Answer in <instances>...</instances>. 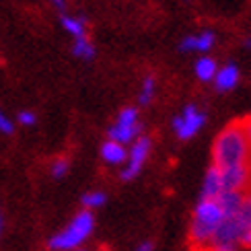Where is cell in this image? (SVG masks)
Returning <instances> with one entry per match:
<instances>
[{
  "label": "cell",
  "mask_w": 251,
  "mask_h": 251,
  "mask_svg": "<svg viewBox=\"0 0 251 251\" xmlns=\"http://www.w3.org/2000/svg\"><path fill=\"white\" fill-rule=\"evenodd\" d=\"M216 70H218V64H216V60L210 58V56H202L200 60L196 62V76L200 78L202 82L214 80Z\"/></svg>",
  "instance_id": "cell-15"
},
{
  "label": "cell",
  "mask_w": 251,
  "mask_h": 251,
  "mask_svg": "<svg viewBox=\"0 0 251 251\" xmlns=\"http://www.w3.org/2000/svg\"><path fill=\"white\" fill-rule=\"evenodd\" d=\"M2 233H4V218H2V210H0V239H2Z\"/></svg>",
  "instance_id": "cell-25"
},
{
  "label": "cell",
  "mask_w": 251,
  "mask_h": 251,
  "mask_svg": "<svg viewBox=\"0 0 251 251\" xmlns=\"http://www.w3.org/2000/svg\"><path fill=\"white\" fill-rule=\"evenodd\" d=\"M134 251H154V245L151 241H142L138 247H136Z\"/></svg>",
  "instance_id": "cell-22"
},
{
  "label": "cell",
  "mask_w": 251,
  "mask_h": 251,
  "mask_svg": "<svg viewBox=\"0 0 251 251\" xmlns=\"http://www.w3.org/2000/svg\"><path fill=\"white\" fill-rule=\"evenodd\" d=\"M249 161H251V144L247 140L243 124L241 122L228 124L214 140L212 165L218 167V169H226V167L249 165Z\"/></svg>",
  "instance_id": "cell-1"
},
{
  "label": "cell",
  "mask_w": 251,
  "mask_h": 251,
  "mask_svg": "<svg viewBox=\"0 0 251 251\" xmlns=\"http://www.w3.org/2000/svg\"><path fill=\"white\" fill-rule=\"evenodd\" d=\"M223 175V187L233 192H243L251 181V167L249 165H237V167H226L221 169Z\"/></svg>",
  "instance_id": "cell-7"
},
{
  "label": "cell",
  "mask_w": 251,
  "mask_h": 251,
  "mask_svg": "<svg viewBox=\"0 0 251 251\" xmlns=\"http://www.w3.org/2000/svg\"><path fill=\"white\" fill-rule=\"evenodd\" d=\"M51 2H54V6H56L58 10H64V8H66V2H64V0H51Z\"/></svg>",
  "instance_id": "cell-24"
},
{
  "label": "cell",
  "mask_w": 251,
  "mask_h": 251,
  "mask_svg": "<svg viewBox=\"0 0 251 251\" xmlns=\"http://www.w3.org/2000/svg\"><path fill=\"white\" fill-rule=\"evenodd\" d=\"M225 192L223 187V175L218 167H210L204 175V181H202V200H216L218 196Z\"/></svg>",
  "instance_id": "cell-9"
},
{
  "label": "cell",
  "mask_w": 251,
  "mask_h": 251,
  "mask_svg": "<svg viewBox=\"0 0 251 251\" xmlns=\"http://www.w3.org/2000/svg\"><path fill=\"white\" fill-rule=\"evenodd\" d=\"M95 231V214L91 210H85L82 208L80 212H76L72 216V221L58 231L56 235L50 237L48 247L51 251H75L80 249L87 243V239Z\"/></svg>",
  "instance_id": "cell-3"
},
{
  "label": "cell",
  "mask_w": 251,
  "mask_h": 251,
  "mask_svg": "<svg viewBox=\"0 0 251 251\" xmlns=\"http://www.w3.org/2000/svg\"><path fill=\"white\" fill-rule=\"evenodd\" d=\"M225 221V212L216 200H200L196 206L190 226V245L194 251H208L218 226Z\"/></svg>",
  "instance_id": "cell-2"
},
{
  "label": "cell",
  "mask_w": 251,
  "mask_h": 251,
  "mask_svg": "<svg viewBox=\"0 0 251 251\" xmlns=\"http://www.w3.org/2000/svg\"><path fill=\"white\" fill-rule=\"evenodd\" d=\"M245 46H247V48H251V37L247 39V44H245Z\"/></svg>",
  "instance_id": "cell-26"
},
{
  "label": "cell",
  "mask_w": 251,
  "mask_h": 251,
  "mask_svg": "<svg viewBox=\"0 0 251 251\" xmlns=\"http://www.w3.org/2000/svg\"><path fill=\"white\" fill-rule=\"evenodd\" d=\"M206 124V113H202L200 109H198L194 103H190V105H185L181 116L173 118L171 126L175 134L179 136L181 140H187V138H194V136L202 130V126Z\"/></svg>",
  "instance_id": "cell-5"
},
{
  "label": "cell",
  "mask_w": 251,
  "mask_h": 251,
  "mask_svg": "<svg viewBox=\"0 0 251 251\" xmlns=\"http://www.w3.org/2000/svg\"><path fill=\"white\" fill-rule=\"evenodd\" d=\"M239 68L235 64H226L223 68H218L216 70V76H214V87L216 91H221V93H226V91H231L237 87V82H239Z\"/></svg>",
  "instance_id": "cell-12"
},
{
  "label": "cell",
  "mask_w": 251,
  "mask_h": 251,
  "mask_svg": "<svg viewBox=\"0 0 251 251\" xmlns=\"http://www.w3.org/2000/svg\"><path fill=\"white\" fill-rule=\"evenodd\" d=\"M75 251H87V249H82V247H80V249H75Z\"/></svg>",
  "instance_id": "cell-27"
},
{
  "label": "cell",
  "mask_w": 251,
  "mask_h": 251,
  "mask_svg": "<svg viewBox=\"0 0 251 251\" xmlns=\"http://www.w3.org/2000/svg\"><path fill=\"white\" fill-rule=\"evenodd\" d=\"M62 27L68 35L72 37H85L87 35V19L85 17H75V15H62Z\"/></svg>",
  "instance_id": "cell-13"
},
{
  "label": "cell",
  "mask_w": 251,
  "mask_h": 251,
  "mask_svg": "<svg viewBox=\"0 0 251 251\" xmlns=\"http://www.w3.org/2000/svg\"><path fill=\"white\" fill-rule=\"evenodd\" d=\"M154 93H156V80H154V76H146L144 82H142L140 95H138V103H140V105H149V103L154 99Z\"/></svg>",
  "instance_id": "cell-18"
},
{
  "label": "cell",
  "mask_w": 251,
  "mask_h": 251,
  "mask_svg": "<svg viewBox=\"0 0 251 251\" xmlns=\"http://www.w3.org/2000/svg\"><path fill=\"white\" fill-rule=\"evenodd\" d=\"M15 124L17 126H23V128H33L37 124V113L31 111V109H21L15 118Z\"/></svg>",
  "instance_id": "cell-20"
},
{
  "label": "cell",
  "mask_w": 251,
  "mask_h": 251,
  "mask_svg": "<svg viewBox=\"0 0 251 251\" xmlns=\"http://www.w3.org/2000/svg\"><path fill=\"white\" fill-rule=\"evenodd\" d=\"M226 218L235 228L239 247H251V194H243L241 206L237 208L235 214Z\"/></svg>",
  "instance_id": "cell-6"
},
{
  "label": "cell",
  "mask_w": 251,
  "mask_h": 251,
  "mask_svg": "<svg viewBox=\"0 0 251 251\" xmlns=\"http://www.w3.org/2000/svg\"><path fill=\"white\" fill-rule=\"evenodd\" d=\"M107 202V194L105 192H99V190H93V192H87V194H82L80 198V204L85 210H97V208L101 206H105Z\"/></svg>",
  "instance_id": "cell-17"
},
{
  "label": "cell",
  "mask_w": 251,
  "mask_h": 251,
  "mask_svg": "<svg viewBox=\"0 0 251 251\" xmlns=\"http://www.w3.org/2000/svg\"><path fill=\"white\" fill-rule=\"evenodd\" d=\"M72 54H75L76 58H80V60H93L95 58V54H97V50H95V46H93V41L85 35V37H76L75 39V44H72Z\"/></svg>",
  "instance_id": "cell-16"
},
{
  "label": "cell",
  "mask_w": 251,
  "mask_h": 251,
  "mask_svg": "<svg viewBox=\"0 0 251 251\" xmlns=\"http://www.w3.org/2000/svg\"><path fill=\"white\" fill-rule=\"evenodd\" d=\"M216 44V35L212 31H202V33L198 35H187L183 37L179 50L181 51H200V54H206V51H210Z\"/></svg>",
  "instance_id": "cell-8"
},
{
  "label": "cell",
  "mask_w": 251,
  "mask_h": 251,
  "mask_svg": "<svg viewBox=\"0 0 251 251\" xmlns=\"http://www.w3.org/2000/svg\"><path fill=\"white\" fill-rule=\"evenodd\" d=\"M101 159L107 165H124L126 159H128V149L122 142L105 140L101 144Z\"/></svg>",
  "instance_id": "cell-11"
},
{
  "label": "cell",
  "mask_w": 251,
  "mask_h": 251,
  "mask_svg": "<svg viewBox=\"0 0 251 251\" xmlns=\"http://www.w3.org/2000/svg\"><path fill=\"white\" fill-rule=\"evenodd\" d=\"M15 130H17L15 120L10 118L2 107H0V134H2V136H13Z\"/></svg>",
  "instance_id": "cell-21"
},
{
  "label": "cell",
  "mask_w": 251,
  "mask_h": 251,
  "mask_svg": "<svg viewBox=\"0 0 251 251\" xmlns=\"http://www.w3.org/2000/svg\"><path fill=\"white\" fill-rule=\"evenodd\" d=\"M142 132V126L140 124H120L116 122L109 128V140H116V142H122V144H130L134 142L136 138L140 136Z\"/></svg>",
  "instance_id": "cell-10"
},
{
  "label": "cell",
  "mask_w": 251,
  "mask_h": 251,
  "mask_svg": "<svg viewBox=\"0 0 251 251\" xmlns=\"http://www.w3.org/2000/svg\"><path fill=\"white\" fill-rule=\"evenodd\" d=\"M151 146L152 144H151L149 136H138V138L132 142L130 151H128V159H126V167L122 171L124 181H132L134 177H138V173L142 171V167L151 154Z\"/></svg>",
  "instance_id": "cell-4"
},
{
  "label": "cell",
  "mask_w": 251,
  "mask_h": 251,
  "mask_svg": "<svg viewBox=\"0 0 251 251\" xmlns=\"http://www.w3.org/2000/svg\"><path fill=\"white\" fill-rule=\"evenodd\" d=\"M243 124V130H245V134H247V140H249V144H251V118H247L245 122H241Z\"/></svg>",
  "instance_id": "cell-23"
},
{
  "label": "cell",
  "mask_w": 251,
  "mask_h": 251,
  "mask_svg": "<svg viewBox=\"0 0 251 251\" xmlns=\"http://www.w3.org/2000/svg\"><path fill=\"white\" fill-rule=\"evenodd\" d=\"M68 171H70V161L66 156H58V159L50 165V173L54 179H64L68 175Z\"/></svg>",
  "instance_id": "cell-19"
},
{
  "label": "cell",
  "mask_w": 251,
  "mask_h": 251,
  "mask_svg": "<svg viewBox=\"0 0 251 251\" xmlns=\"http://www.w3.org/2000/svg\"><path fill=\"white\" fill-rule=\"evenodd\" d=\"M241 200H243V192H233V190H225L221 196L216 198L218 206L223 208L225 216H231L237 212V208L241 206Z\"/></svg>",
  "instance_id": "cell-14"
}]
</instances>
